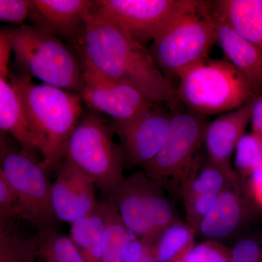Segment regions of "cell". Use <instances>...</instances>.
<instances>
[{
	"instance_id": "obj_9",
	"label": "cell",
	"mask_w": 262,
	"mask_h": 262,
	"mask_svg": "<svg viewBox=\"0 0 262 262\" xmlns=\"http://www.w3.org/2000/svg\"><path fill=\"white\" fill-rule=\"evenodd\" d=\"M208 123L204 115L189 111L171 114L168 137L156 157L143 167L163 188H179L181 179L204 142Z\"/></svg>"
},
{
	"instance_id": "obj_2",
	"label": "cell",
	"mask_w": 262,
	"mask_h": 262,
	"mask_svg": "<svg viewBox=\"0 0 262 262\" xmlns=\"http://www.w3.org/2000/svg\"><path fill=\"white\" fill-rule=\"evenodd\" d=\"M27 125L48 172L59 168L71 135L82 115L80 95L46 84H35L28 76L13 77Z\"/></svg>"
},
{
	"instance_id": "obj_33",
	"label": "cell",
	"mask_w": 262,
	"mask_h": 262,
	"mask_svg": "<svg viewBox=\"0 0 262 262\" xmlns=\"http://www.w3.org/2000/svg\"><path fill=\"white\" fill-rule=\"evenodd\" d=\"M249 177L248 194L253 202L262 207V165Z\"/></svg>"
},
{
	"instance_id": "obj_38",
	"label": "cell",
	"mask_w": 262,
	"mask_h": 262,
	"mask_svg": "<svg viewBox=\"0 0 262 262\" xmlns=\"http://www.w3.org/2000/svg\"><path fill=\"white\" fill-rule=\"evenodd\" d=\"M12 223V222H10L9 225L7 226V227H5L4 229H3V231H2L1 232H0V246H1L2 242H3V238H4L5 234L6 233L7 230H8V229L9 228L10 224Z\"/></svg>"
},
{
	"instance_id": "obj_23",
	"label": "cell",
	"mask_w": 262,
	"mask_h": 262,
	"mask_svg": "<svg viewBox=\"0 0 262 262\" xmlns=\"http://www.w3.org/2000/svg\"><path fill=\"white\" fill-rule=\"evenodd\" d=\"M103 203L106 227L101 262H125V248L132 234L122 223L113 203L106 198Z\"/></svg>"
},
{
	"instance_id": "obj_27",
	"label": "cell",
	"mask_w": 262,
	"mask_h": 262,
	"mask_svg": "<svg viewBox=\"0 0 262 262\" xmlns=\"http://www.w3.org/2000/svg\"><path fill=\"white\" fill-rule=\"evenodd\" d=\"M231 249L218 241L194 244L183 262H230Z\"/></svg>"
},
{
	"instance_id": "obj_31",
	"label": "cell",
	"mask_w": 262,
	"mask_h": 262,
	"mask_svg": "<svg viewBox=\"0 0 262 262\" xmlns=\"http://www.w3.org/2000/svg\"><path fill=\"white\" fill-rule=\"evenodd\" d=\"M125 262H158L153 245L131 236L125 251Z\"/></svg>"
},
{
	"instance_id": "obj_10",
	"label": "cell",
	"mask_w": 262,
	"mask_h": 262,
	"mask_svg": "<svg viewBox=\"0 0 262 262\" xmlns=\"http://www.w3.org/2000/svg\"><path fill=\"white\" fill-rule=\"evenodd\" d=\"M189 0H98L92 13L118 27L141 46L153 40Z\"/></svg>"
},
{
	"instance_id": "obj_35",
	"label": "cell",
	"mask_w": 262,
	"mask_h": 262,
	"mask_svg": "<svg viewBox=\"0 0 262 262\" xmlns=\"http://www.w3.org/2000/svg\"><path fill=\"white\" fill-rule=\"evenodd\" d=\"M250 122L252 132L262 136V96H256L253 99Z\"/></svg>"
},
{
	"instance_id": "obj_36",
	"label": "cell",
	"mask_w": 262,
	"mask_h": 262,
	"mask_svg": "<svg viewBox=\"0 0 262 262\" xmlns=\"http://www.w3.org/2000/svg\"><path fill=\"white\" fill-rule=\"evenodd\" d=\"M20 218L18 215L0 208V232L15 219Z\"/></svg>"
},
{
	"instance_id": "obj_26",
	"label": "cell",
	"mask_w": 262,
	"mask_h": 262,
	"mask_svg": "<svg viewBox=\"0 0 262 262\" xmlns=\"http://www.w3.org/2000/svg\"><path fill=\"white\" fill-rule=\"evenodd\" d=\"M234 165L239 177H250L262 165V136L245 134L234 150Z\"/></svg>"
},
{
	"instance_id": "obj_11",
	"label": "cell",
	"mask_w": 262,
	"mask_h": 262,
	"mask_svg": "<svg viewBox=\"0 0 262 262\" xmlns=\"http://www.w3.org/2000/svg\"><path fill=\"white\" fill-rule=\"evenodd\" d=\"M83 85L80 96L90 108L108 115L115 124L132 121L153 105L129 84L108 78L82 64Z\"/></svg>"
},
{
	"instance_id": "obj_19",
	"label": "cell",
	"mask_w": 262,
	"mask_h": 262,
	"mask_svg": "<svg viewBox=\"0 0 262 262\" xmlns=\"http://www.w3.org/2000/svg\"><path fill=\"white\" fill-rule=\"evenodd\" d=\"M213 8L231 29L262 52V0H220Z\"/></svg>"
},
{
	"instance_id": "obj_5",
	"label": "cell",
	"mask_w": 262,
	"mask_h": 262,
	"mask_svg": "<svg viewBox=\"0 0 262 262\" xmlns=\"http://www.w3.org/2000/svg\"><path fill=\"white\" fill-rule=\"evenodd\" d=\"M177 77L179 103L204 116L232 111L256 97L225 58H204L180 71Z\"/></svg>"
},
{
	"instance_id": "obj_21",
	"label": "cell",
	"mask_w": 262,
	"mask_h": 262,
	"mask_svg": "<svg viewBox=\"0 0 262 262\" xmlns=\"http://www.w3.org/2000/svg\"><path fill=\"white\" fill-rule=\"evenodd\" d=\"M105 227L103 201L89 215L71 224L70 238L86 261H102Z\"/></svg>"
},
{
	"instance_id": "obj_37",
	"label": "cell",
	"mask_w": 262,
	"mask_h": 262,
	"mask_svg": "<svg viewBox=\"0 0 262 262\" xmlns=\"http://www.w3.org/2000/svg\"><path fill=\"white\" fill-rule=\"evenodd\" d=\"M5 134L4 133L0 130V167H1L2 163H3L5 155L9 149L6 140H5Z\"/></svg>"
},
{
	"instance_id": "obj_39",
	"label": "cell",
	"mask_w": 262,
	"mask_h": 262,
	"mask_svg": "<svg viewBox=\"0 0 262 262\" xmlns=\"http://www.w3.org/2000/svg\"><path fill=\"white\" fill-rule=\"evenodd\" d=\"M39 262H47V261H44V260L42 259V258H41V257H40V259H39Z\"/></svg>"
},
{
	"instance_id": "obj_22",
	"label": "cell",
	"mask_w": 262,
	"mask_h": 262,
	"mask_svg": "<svg viewBox=\"0 0 262 262\" xmlns=\"http://www.w3.org/2000/svg\"><path fill=\"white\" fill-rule=\"evenodd\" d=\"M195 231L178 220L163 231L155 241L154 250L158 262H182L194 245Z\"/></svg>"
},
{
	"instance_id": "obj_8",
	"label": "cell",
	"mask_w": 262,
	"mask_h": 262,
	"mask_svg": "<svg viewBox=\"0 0 262 262\" xmlns=\"http://www.w3.org/2000/svg\"><path fill=\"white\" fill-rule=\"evenodd\" d=\"M0 172L13 192L20 218L36 231L56 229L51 204V184L41 161L24 150L8 149Z\"/></svg>"
},
{
	"instance_id": "obj_3",
	"label": "cell",
	"mask_w": 262,
	"mask_h": 262,
	"mask_svg": "<svg viewBox=\"0 0 262 262\" xmlns=\"http://www.w3.org/2000/svg\"><path fill=\"white\" fill-rule=\"evenodd\" d=\"M3 30L15 62L27 75L43 84L80 95L83 85V68L56 35L34 26Z\"/></svg>"
},
{
	"instance_id": "obj_14",
	"label": "cell",
	"mask_w": 262,
	"mask_h": 262,
	"mask_svg": "<svg viewBox=\"0 0 262 262\" xmlns=\"http://www.w3.org/2000/svg\"><path fill=\"white\" fill-rule=\"evenodd\" d=\"M249 194L244 190L241 178L219 194L209 213L203 218L195 233L208 241L229 238L241 229L249 216Z\"/></svg>"
},
{
	"instance_id": "obj_12",
	"label": "cell",
	"mask_w": 262,
	"mask_h": 262,
	"mask_svg": "<svg viewBox=\"0 0 262 262\" xmlns=\"http://www.w3.org/2000/svg\"><path fill=\"white\" fill-rule=\"evenodd\" d=\"M171 114L153 105L132 121L115 124L125 159L144 167L154 159L163 147L170 129Z\"/></svg>"
},
{
	"instance_id": "obj_34",
	"label": "cell",
	"mask_w": 262,
	"mask_h": 262,
	"mask_svg": "<svg viewBox=\"0 0 262 262\" xmlns=\"http://www.w3.org/2000/svg\"><path fill=\"white\" fill-rule=\"evenodd\" d=\"M12 51L9 41L3 29L0 30V77L7 79Z\"/></svg>"
},
{
	"instance_id": "obj_32",
	"label": "cell",
	"mask_w": 262,
	"mask_h": 262,
	"mask_svg": "<svg viewBox=\"0 0 262 262\" xmlns=\"http://www.w3.org/2000/svg\"><path fill=\"white\" fill-rule=\"evenodd\" d=\"M0 208L14 213L20 217L16 199L0 172Z\"/></svg>"
},
{
	"instance_id": "obj_15",
	"label": "cell",
	"mask_w": 262,
	"mask_h": 262,
	"mask_svg": "<svg viewBox=\"0 0 262 262\" xmlns=\"http://www.w3.org/2000/svg\"><path fill=\"white\" fill-rule=\"evenodd\" d=\"M253 99L241 107L221 114L208 123L203 144L206 146L207 158L213 163L232 167V154L251 122Z\"/></svg>"
},
{
	"instance_id": "obj_1",
	"label": "cell",
	"mask_w": 262,
	"mask_h": 262,
	"mask_svg": "<svg viewBox=\"0 0 262 262\" xmlns=\"http://www.w3.org/2000/svg\"><path fill=\"white\" fill-rule=\"evenodd\" d=\"M82 64L137 90L150 102L175 108L177 90L156 65L149 51L111 22L91 12L78 39Z\"/></svg>"
},
{
	"instance_id": "obj_18",
	"label": "cell",
	"mask_w": 262,
	"mask_h": 262,
	"mask_svg": "<svg viewBox=\"0 0 262 262\" xmlns=\"http://www.w3.org/2000/svg\"><path fill=\"white\" fill-rule=\"evenodd\" d=\"M241 177L232 167L213 163L198 154L183 174L179 189L183 201L207 193L220 194Z\"/></svg>"
},
{
	"instance_id": "obj_16",
	"label": "cell",
	"mask_w": 262,
	"mask_h": 262,
	"mask_svg": "<svg viewBox=\"0 0 262 262\" xmlns=\"http://www.w3.org/2000/svg\"><path fill=\"white\" fill-rule=\"evenodd\" d=\"M213 13L217 24V43L225 59L242 75L253 95L261 96L262 52L239 36L214 10Z\"/></svg>"
},
{
	"instance_id": "obj_6",
	"label": "cell",
	"mask_w": 262,
	"mask_h": 262,
	"mask_svg": "<svg viewBox=\"0 0 262 262\" xmlns=\"http://www.w3.org/2000/svg\"><path fill=\"white\" fill-rule=\"evenodd\" d=\"M64 159L106 194L125 179L123 151L115 144L111 129L93 112L81 117L66 146Z\"/></svg>"
},
{
	"instance_id": "obj_24",
	"label": "cell",
	"mask_w": 262,
	"mask_h": 262,
	"mask_svg": "<svg viewBox=\"0 0 262 262\" xmlns=\"http://www.w3.org/2000/svg\"><path fill=\"white\" fill-rule=\"evenodd\" d=\"M37 232L29 233L11 224L0 246V262H39Z\"/></svg>"
},
{
	"instance_id": "obj_29",
	"label": "cell",
	"mask_w": 262,
	"mask_h": 262,
	"mask_svg": "<svg viewBox=\"0 0 262 262\" xmlns=\"http://www.w3.org/2000/svg\"><path fill=\"white\" fill-rule=\"evenodd\" d=\"M32 1L29 0H0V21L20 24L32 12Z\"/></svg>"
},
{
	"instance_id": "obj_28",
	"label": "cell",
	"mask_w": 262,
	"mask_h": 262,
	"mask_svg": "<svg viewBox=\"0 0 262 262\" xmlns=\"http://www.w3.org/2000/svg\"><path fill=\"white\" fill-rule=\"evenodd\" d=\"M220 194L207 193L198 194L184 201L187 224L190 225L194 231H196L201 221L214 206Z\"/></svg>"
},
{
	"instance_id": "obj_7",
	"label": "cell",
	"mask_w": 262,
	"mask_h": 262,
	"mask_svg": "<svg viewBox=\"0 0 262 262\" xmlns=\"http://www.w3.org/2000/svg\"><path fill=\"white\" fill-rule=\"evenodd\" d=\"M106 198L130 233L151 245L164 229L177 221L163 188L144 172L125 177Z\"/></svg>"
},
{
	"instance_id": "obj_20",
	"label": "cell",
	"mask_w": 262,
	"mask_h": 262,
	"mask_svg": "<svg viewBox=\"0 0 262 262\" xmlns=\"http://www.w3.org/2000/svg\"><path fill=\"white\" fill-rule=\"evenodd\" d=\"M0 130L13 136L22 150L37 158L38 151L21 101L14 88L3 77H0Z\"/></svg>"
},
{
	"instance_id": "obj_17",
	"label": "cell",
	"mask_w": 262,
	"mask_h": 262,
	"mask_svg": "<svg viewBox=\"0 0 262 262\" xmlns=\"http://www.w3.org/2000/svg\"><path fill=\"white\" fill-rule=\"evenodd\" d=\"M31 13L40 21L39 27L55 34L78 40L85 19L92 12V0H32ZM39 27V26H38Z\"/></svg>"
},
{
	"instance_id": "obj_25",
	"label": "cell",
	"mask_w": 262,
	"mask_h": 262,
	"mask_svg": "<svg viewBox=\"0 0 262 262\" xmlns=\"http://www.w3.org/2000/svg\"><path fill=\"white\" fill-rule=\"evenodd\" d=\"M40 257L47 262H87L70 237L56 229L37 232Z\"/></svg>"
},
{
	"instance_id": "obj_4",
	"label": "cell",
	"mask_w": 262,
	"mask_h": 262,
	"mask_svg": "<svg viewBox=\"0 0 262 262\" xmlns=\"http://www.w3.org/2000/svg\"><path fill=\"white\" fill-rule=\"evenodd\" d=\"M151 43L150 54L168 78L208 58L217 43L216 20L211 3L189 0Z\"/></svg>"
},
{
	"instance_id": "obj_13",
	"label": "cell",
	"mask_w": 262,
	"mask_h": 262,
	"mask_svg": "<svg viewBox=\"0 0 262 262\" xmlns=\"http://www.w3.org/2000/svg\"><path fill=\"white\" fill-rule=\"evenodd\" d=\"M96 185L70 160L64 159L51 184V204L56 220L72 224L91 213L98 203Z\"/></svg>"
},
{
	"instance_id": "obj_30",
	"label": "cell",
	"mask_w": 262,
	"mask_h": 262,
	"mask_svg": "<svg viewBox=\"0 0 262 262\" xmlns=\"http://www.w3.org/2000/svg\"><path fill=\"white\" fill-rule=\"evenodd\" d=\"M230 262H262V242L252 237L239 239L231 249Z\"/></svg>"
}]
</instances>
